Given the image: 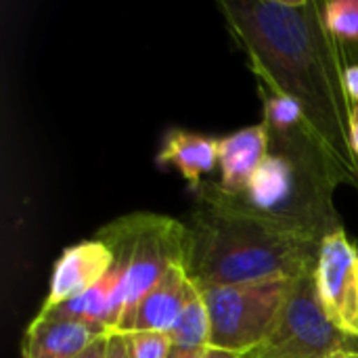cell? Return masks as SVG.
<instances>
[{
    "mask_svg": "<svg viewBox=\"0 0 358 358\" xmlns=\"http://www.w3.org/2000/svg\"><path fill=\"white\" fill-rule=\"evenodd\" d=\"M348 350H358V340L338 329L325 315L313 268L292 281L279 323L256 355L258 358H334Z\"/></svg>",
    "mask_w": 358,
    "mask_h": 358,
    "instance_id": "cell-6",
    "label": "cell"
},
{
    "mask_svg": "<svg viewBox=\"0 0 358 358\" xmlns=\"http://www.w3.org/2000/svg\"><path fill=\"white\" fill-rule=\"evenodd\" d=\"M113 254L117 287L109 306L107 331L126 334L143 296L172 268L191 262V231L170 216L136 212L99 229L96 237Z\"/></svg>",
    "mask_w": 358,
    "mask_h": 358,
    "instance_id": "cell-4",
    "label": "cell"
},
{
    "mask_svg": "<svg viewBox=\"0 0 358 358\" xmlns=\"http://www.w3.org/2000/svg\"><path fill=\"white\" fill-rule=\"evenodd\" d=\"M168 358H248V355L243 357V355H235V352H229V350L208 346L203 350H176V348H172Z\"/></svg>",
    "mask_w": 358,
    "mask_h": 358,
    "instance_id": "cell-18",
    "label": "cell"
},
{
    "mask_svg": "<svg viewBox=\"0 0 358 358\" xmlns=\"http://www.w3.org/2000/svg\"><path fill=\"white\" fill-rule=\"evenodd\" d=\"M191 277L185 266H172L138 302L126 334L130 331H159L168 334L174 325L187 294Z\"/></svg>",
    "mask_w": 358,
    "mask_h": 358,
    "instance_id": "cell-12",
    "label": "cell"
},
{
    "mask_svg": "<svg viewBox=\"0 0 358 358\" xmlns=\"http://www.w3.org/2000/svg\"><path fill=\"white\" fill-rule=\"evenodd\" d=\"M260 96H262V111H264L262 124L268 130H289L306 120L304 109L296 99L285 94H273L266 90H260Z\"/></svg>",
    "mask_w": 358,
    "mask_h": 358,
    "instance_id": "cell-15",
    "label": "cell"
},
{
    "mask_svg": "<svg viewBox=\"0 0 358 358\" xmlns=\"http://www.w3.org/2000/svg\"><path fill=\"white\" fill-rule=\"evenodd\" d=\"M235 44L245 52L260 90L296 99L331 157L342 185L358 191L352 141L355 103L346 90V52L313 0H218Z\"/></svg>",
    "mask_w": 358,
    "mask_h": 358,
    "instance_id": "cell-1",
    "label": "cell"
},
{
    "mask_svg": "<svg viewBox=\"0 0 358 358\" xmlns=\"http://www.w3.org/2000/svg\"><path fill=\"white\" fill-rule=\"evenodd\" d=\"M315 287L329 321L358 340V243L344 229L321 241Z\"/></svg>",
    "mask_w": 358,
    "mask_h": 358,
    "instance_id": "cell-7",
    "label": "cell"
},
{
    "mask_svg": "<svg viewBox=\"0 0 358 358\" xmlns=\"http://www.w3.org/2000/svg\"><path fill=\"white\" fill-rule=\"evenodd\" d=\"M325 23L329 31L342 42L358 40V0H329L323 2Z\"/></svg>",
    "mask_w": 358,
    "mask_h": 358,
    "instance_id": "cell-16",
    "label": "cell"
},
{
    "mask_svg": "<svg viewBox=\"0 0 358 358\" xmlns=\"http://www.w3.org/2000/svg\"><path fill=\"white\" fill-rule=\"evenodd\" d=\"M103 336L107 329L101 325L38 313L23 336L21 358H76Z\"/></svg>",
    "mask_w": 358,
    "mask_h": 358,
    "instance_id": "cell-9",
    "label": "cell"
},
{
    "mask_svg": "<svg viewBox=\"0 0 358 358\" xmlns=\"http://www.w3.org/2000/svg\"><path fill=\"white\" fill-rule=\"evenodd\" d=\"M187 227L191 231L187 273L197 287L294 281L315 268L321 245L206 197H197Z\"/></svg>",
    "mask_w": 358,
    "mask_h": 358,
    "instance_id": "cell-3",
    "label": "cell"
},
{
    "mask_svg": "<svg viewBox=\"0 0 358 358\" xmlns=\"http://www.w3.org/2000/svg\"><path fill=\"white\" fill-rule=\"evenodd\" d=\"M132 358H168L172 352V340L159 331H130L126 334Z\"/></svg>",
    "mask_w": 358,
    "mask_h": 358,
    "instance_id": "cell-17",
    "label": "cell"
},
{
    "mask_svg": "<svg viewBox=\"0 0 358 358\" xmlns=\"http://www.w3.org/2000/svg\"><path fill=\"white\" fill-rule=\"evenodd\" d=\"M117 287V273L111 266V271L105 275L103 281H99L94 287L61 302L59 306L50 310H40V313H55L59 317H69L78 321H86L92 325H101L107 329V319H109V306L113 300V292ZM109 334V331H107Z\"/></svg>",
    "mask_w": 358,
    "mask_h": 358,
    "instance_id": "cell-14",
    "label": "cell"
},
{
    "mask_svg": "<svg viewBox=\"0 0 358 358\" xmlns=\"http://www.w3.org/2000/svg\"><path fill=\"white\" fill-rule=\"evenodd\" d=\"M268 153V132L264 124L248 126L229 136L218 138L220 187L229 193H239Z\"/></svg>",
    "mask_w": 358,
    "mask_h": 358,
    "instance_id": "cell-10",
    "label": "cell"
},
{
    "mask_svg": "<svg viewBox=\"0 0 358 358\" xmlns=\"http://www.w3.org/2000/svg\"><path fill=\"white\" fill-rule=\"evenodd\" d=\"M107 358H132L126 334H109L107 336Z\"/></svg>",
    "mask_w": 358,
    "mask_h": 358,
    "instance_id": "cell-19",
    "label": "cell"
},
{
    "mask_svg": "<svg viewBox=\"0 0 358 358\" xmlns=\"http://www.w3.org/2000/svg\"><path fill=\"white\" fill-rule=\"evenodd\" d=\"M266 132L268 153L243 191L229 193L218 182H201L195 197L212 199L281 233L321 243L344 229L334 201L342 178L306 120L289 130L266 128Z\"/></svg>",
    "mask_w": 358,
    "mask_h": 358,
    "instance_id": "cell-2",
    "label": "cell"
},
{
    "mask_svg": "<svg viewBox=\"0 0 358 358\" xmlns=\"http://www.w3.org/2000/svg\"><path fill=\"white\" fill-rule=\"evenodd\" d=\"M352 141H355V149H357V155H358V105H355V109H352Z\"/></svg>",
    "mask_w": 358,
    "mask_h": 358,
    "instance_id": "cell-22",
    "label": "cell"
},
{
    "mask_svg": "<svg viewBox=\"0 0 358 358\" xmlns=\"http://www.w3.org/2000/svg\"><path fill=\"white\" fill-rule=\"evenodd\" d=\"M334 358H358V350H348V352H340Z\"/></svg>",
    "mask_w": 358,
    "mask_h": 358,
    "instance_id": "cell-23",
    "label": "cell"
},
{
    "mask_svg": "<svg viewBox=\"0 0 358 358\" xmlns=\"http://www.w3.org/2000/svg\"><path fill=\"white\" fill-rule=\"evenodd\" d=\"M248 358H258V355H256V350H254V352H250V355H248Z\"/></svg>",
    "mask_w": 358,
    "mask_h": 358,
    "instance_id": "cell-24",
    "label": "cell"
},
{
    "mask_svg": "<svg viewBox=\"0 0 358 358\" xmlns=\"http://www.w3.org/2000/svg\"><path fill=\"white\" fill-rule=\"evenodd\" d=\"M111 266L113 254L99 239H88L63 250V254L55 262L48 296L40 310H50L61 302L94 287L99 281L105 279Z\"/></svg>",
    "mask_w": 358,
    "mask_h": 358,
    "instance_id": "cell-8",
    "label": "cell"
},
{
    "mask_svg": "<svg viewBox=\"0 0 358 358\" xmlns=\"http://www.w3.org/2000/svg\"><path fill=\"white\" fill-rule=\"evenodd\" d=\"M346 90L350 101L358 105V63H350L346 67Z\"/></svg>",
    "mask_w": 358,
    "mask_h": 358,
    "instance_id": "cell-20",
    "label": "cell"
},
{
    "mask_svg": "<svg viewBox=\"0 0 358 358\" xmlns=\"http://www.w3.org/2000/svg\"><path fill=\"white\" fill-rule=\"evenodd\" d=\"M109 336V334H107ZM107 336L94 340L84 352H80L76 358H107Z\"/></svg>",
    "mask_w": 358,
    "mask_h": 358,
    "instance_id": "cell-21",
    "label": "cell"
},
{
    "mask_svg": "<svg viewBox=\"0 0 358 358\" xmlns=\"http://www.w3.org/2000/svg\"><path fill=\"white\" fill-rule=\"evenodd\" d=\"M155 164L162 168H174L195 193L201 187V176L212 172L218 164V138L170 128L162 141Z\"/></svg>",
    "mask_w": 358,
    "mask_h": 358,
    "instance_id": "cell-11",
    "label": "cell"
},
{
    "mask_svg": "<svg viewBox=\"0 0 358 358\" xmlns=\"http://www.w3.org/2000/svg\"><path fill=\"white\" fill-rule=\"evenodd\" d=\"M210 313L201 289L191 281L187 300L168 336L176 350H203L210 346Z\"/></svg>",
    "mask_w": 358,
    "mask_h": 358,
    "instance_id": "cell-13",
    "label": "cell"
},
{
    "mask_svg": "<svg viewBox=\"0 0 358 358\" xmlns=\"http://www.w3.org/2000/svg\"><path fill=\"white\" fill-rule=\"evenodd\" d=\"M292 281L199 287L210 313V346L235 355L260 350L273 336Z\"/></svg>",
    "mask_w": 358,
    "mask_h": 358,
    "instance_id": "cell-5",
    "label": "cell"
}]
</instances>
